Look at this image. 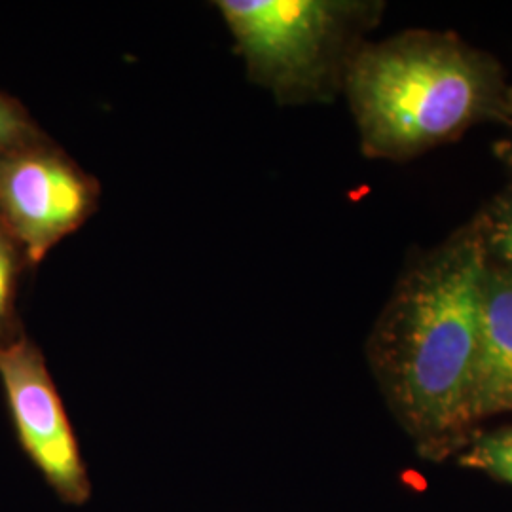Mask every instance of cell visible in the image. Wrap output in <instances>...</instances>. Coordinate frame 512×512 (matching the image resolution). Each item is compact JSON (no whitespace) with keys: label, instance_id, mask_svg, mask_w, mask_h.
Instances as JSON below:
<instances>
[{"label":"cell","instance_id":"11","mask_svg":"<svg viewBox=\"0 0 512 512\" xmlns=\"http://www.w3.org/2000/svg\"><path fill=\"white\" fill-rule=\"evenodd\" d=\"M497 154H499L507 164L512 165V143H499Z\"/></svg>","mask_w":512,"mask_h":512},{"label":"cell","instance_id":"12","mask_svg":"<svg viewBox=\"0 0 512 512\" xmlns=\"http://www.w3.org/2000/svg\"><path fill=\"white\" fill-rule=\"evenodd\" d=\"M505 114H512V88L505 93Z\"/></svg>","mask_w":512,"mask_h":512},{"label":"cell","instance_id":"10","mask_svg":"<svg viewBox=\"0 0 512 512\" xmlns=\"http://www.w3.org/2000/svg\"><path fill=\"white\" fill-rule=\"evenodd\" d=\"M488 251L492 249L512 266V200L505 203L494 220H486Z\"/></svg>","mask_w":512,"mask_h":512},{"label":"cell","instance_id":"5","mask_svg":"<svg viewBox=\"0 0 512 512\" xmlns=\"http://www.w3.org/2000/svg\"><path fill=\"white\" fill-rule=\"evenodd\" d=\"M0 384L25 456L63 503H88L92 484L73 423L42 349L25 332L0 344Z\"/></svg>","mask_w":512,"mask_h":512},{"label":"cell","instance_id":"4","mask_svg":"<svg viewBox=\"0 0 512 512\" xmlns=\"http://www.w3.org/2000/svg\"><path fill=\"white\" fill-rule=\"evenodd\" d=\"M101 184L52 139L0 154V219L37 268L99 209Z\"/></svg>","mask_w":512,"mask_h":512},{"label":"cell","instance_id":"3","mask_svg":"<svg viewBox=\"0 0 512 512\" xmlns=\"http://www.w3.org/2000/svg\"><path fill=\"white\" fill-rule=\"evenodd\" d=\"M249 80L281 103L327 97L344 82L372 6L340 0H217Z\"/></svg>","mask_w":512,"mask_h":512},{"label":"cell","instance_id":"1","mask_svg":"<svg viewBox=\"0 0 512 512\" xmlns=\"http://www.w3.org/2000/svg\"><path fill=\"white\" fill-rule=\"evenodd\" d=\"M486 220L418 264L389 300L368 340V361L418 454L444 461L475 435V376Z\"/></svg>","mask_w":512,"mask_h":512},{"label":"cell","instance_id":"6","mask_svg":"<svg viewBox=\"0 0 512 512\" xmlns=\"http://www.w3.org/2000/svg\"><path fill=\"white\" fill-rule=\"evenodd\" d=\"M512 412V272L488 264L471 391L473 421Z\"/></svg>","mask_w":512,"mask_h":512},{"label":"cell","instance_id":"9","mask_svg":"<svg viewBox=\"0 0 512 512\" xmlns=\"http://www.w3.org/2000/svg\"><path fill=\"white\" fill-rule=\"evenodd\" d=\"M50 137L16 97L0 90V154L44 143Z\"/></svg>","mask_w":512,"mask_h":512},{"label":"cell","instance_id":"7","mask_svg":"<svg viewBox=\"0 0 512 512\" xmlns=\"http://www.w3.org/2000/svg\"><path fill=\"white\" fill-rule=\"evenodd\" d=\"M29 268L16 238L0 219V344L18 340L25 332L18 313L19 281Z\"/></svg>","mask_w":512,"mask_h":512},{"label":"cell","instance_id":"2","mask_svg":"<svg viewBox=\"0 0 512 512\" xmlns=\"http://www.w3.org/2000/svg\"><path fill=\"white\" fill-rule=\"evenodd\" d=\"M366 156L401 160L505 112L494 65L440 35H404L357 48L344 76Z\"/></svg>","mask_w":512,"mask_h":512},{"label":"cell","instance_id":"8","mask_svg":"<svg viewBox=\"0 0 512 512\" xmlns=\"http://www.w3.org/2000/svg\"><path fill=\"white\" fill-rule=\"evenodd\" d=\"M458 463L512 486V427L475 433L459 452Z\"/></svg>","mask_w":512,"mask_h":512}]
</instances>
